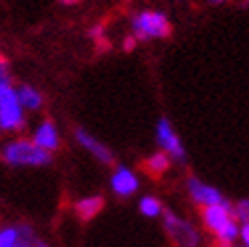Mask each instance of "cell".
Segmentation results:
<instances>
[{
	"label": "cell",
	"mask_w": 249,
	"mask_h": 247,
	"mask_svg": "<svg viewBox=\"0 0 249 247\" xmlns=\"http://www.w3.org/2000/svg\"><path fill=\"white\" fill-rule=\"evenodd\" d=\"M209 2H211V4H223L225 0H209Z\"/></svg>",
	"instance_id": "23"
},
{
	"label": "cell",
	"mask_w": 249,
	"mask_h": 247,
	"mask_svg": "<svg viewBox=\"0 0 249 247\" xmlns=\"http://www.w3.org/2000/svg\"><path fill=\"white\" fill-rule=\"evenodd\" d=\"M164 227L168 235L177 241L180 247H196L198 245V233L196 229L186 223V221L178 219L172 211H164Z\"/></svg>",
	"instance_id": "5"
},
{
	"label": "cell",
	"mask_w": 249,
	"mask_h": 247,
	"mask_svg": "<svg viewBox=\"0 0 249 247\" xmlns=\"http://www.w3.org/2000/svg\"><path fill=\"white\" fill-rule=\"evenodd\" d=\"M247 4H249V0H247Z\"/></svg>",
	"instance_id": "25"
},
{
	"label": "cell",
	"mask_w": 249,
	"mask_h": 247,
	"mask_svg": "<svg viewBox=\"0 0 249 247\" xmlns=\"http://www.w3.org/2000/svg\"><path fill=\"white\" fill-rule=\"evenodd\" d=\"M140 213L154 219L158 215H164V209H162V203H160L156 196H142L140 199Z\"/></svg>",
	"instance_id": "15"
},
{
	"label": "cell",
	"mask_w": 249,
	"mask_h": 247,
	"mask_svg": "<svg viewBox=\"0 0 249 247\" xmlns=\"http://www.w3.org/2000/svg\"><path fill=\"white\" fill-rule=\"evenodd\" d=\"M102 33H104V24H97V27L91 31V35H93V36H102Z\"/></svg>",
	"instance_id": "21"
},
{
	"label": "cell",
	"mask_w": 249,
	"mask_h": 247,
	"mask_svg": "<svg viewBox=\"0 0 249 247\" xmlns=\"http://www.w3.org/2000/svg\"><path fill=\"white\" fill-rule=\"evenodd\" d=\"M217 237H219L221 243H233L237 237H241V227L237 225V219H233L231 223H229L225 229H223Z\"/></svg>",
	"instance_id": "17"
},
{
	"label": "cell",
	"mask_w": 249,
	"mask_h": 247,
	"mask_svg": "<svg viewBox=\"0 0 249 247\" xmlns=\"http://www.w3.org/2000/svg\"><path fill=\"white\" fill-rule=\"evenodd\" d=\"M33 142L47 152H55L59 148V132H57L55 122L49 120V118L43 120L39 124V128H36L33 134Z\"/></svg>",
	"instance_id": "10"
},
{
	"label": "cell",
	"mask_w": 249,
	"mask_h": 247,
	"mask_svg": "<svg viewBox=\"0 0 249 247\" xmlns=\"http://www.w3.org/2000/svg\"><path fill=\"white\" fill-rule=\"evenodd\" d=\"M186 189H189V194L191 199L196 203V205H203V207H215V205H221L225 203L223 194L219 189L211 187V184L198 180L196 176H191L186 180Z\"/></svg>",
	"instance_id": "7"
},
{
	"label": "cell",
	"mask_w": 249,
	"mask_h": 247,
	"mask_svg": "<svg viewBox=\"0 0 249 247\" xmlns=\"http://www.w3.org/2000/svg\"><path fill=\"white\" fill-rule=\"evenodd\" d=\"M221 247H233V243H221Z\"/></svg>",
	"instance_id": "24"
},
{
	"label": "cell",
	"mask_w": 249,
	"mask_h": 247,
	"mask_svg": "<svg viewBox=\"0 0 249 247\" xmlns=\"http://www.w3.org/2000/svg\"><path fill=\"white\" fill-rule=\"evenodd\" d=\"M18 97H20V104L24 109H29V112H35V109H39L43 106V95L39 89H35L33 85L29 83H22L18 85Z\"/></svg>",
	"instance_id": "11"
},
{
	"label": "cell",
	"mask_w": 249,
	"mask_h": 247,
	"mask_svg": "<svg viewBox=\"0 0 249 247\" xmlns=\"http://www.w3.org/2000/svg\"><path fill=\"white\" fill-rule=\"evenodd\" d=\"M59 2L67 6V4H75V2H79V0H59Z\"/></svg>",
	"instance_id": "22"
},
{
	"label": "cell",
	"mask_w": 249,
	"mask_h": 247,
	"mask_svg": "<svg viewBox=\"0 0 249 247\" xmlns=\"http://www.w3.org/2000/svg\"><path fill=\"white\" fill-rule=\"evenodd\" d=\"M104 209V199L102 196H87V199H81L77 205H75V211H77V215H79V219H83V221H89V219H93L99 211Z\"/></svg>",
	"instance_id": "12"
},
{
	"label": "cell",
	"mask_w": 249,
	"mask_h": 247,
	"mask_svg": "<svg viewBox=\"0 0 249 247\" xmlns=\"http://www.w3.org/2000/svg\"><path fill=\"white\" fill-rule=\"evenodd\" d=\"M136 41H138V39H136V36L134 35H130V36H126V39H124V51H132V49L136 47Z\"/></svg>",
	"instance_id": "19"
},
{
	"label": "cell",
	"mask_w": 249,
	"mask_h": 247,
	"mask_svg": "<svg viewBox=\"0 0 249 247\" xmlns=\"http://www.w3.org/2000/svg\"><path fill=\"white\" fill-rule=\"evenodd\" d=\"M18 89L12 88L8 75L0 77V130L18 132L24 128V114Z\"/></svg>",
	"instance_id": "2"
},
{
	"label": "cell",
	"mask_w": 249,
	"mask_h": 247,
	"mask_svg": "<svg viewBox=\"0 0 249 247\" xmlns=\"http://www.w3.org/2000/svg\"><path fill=\"white\" fill-rule=\"evenodd\" d=\"M235 219L241 223H249V201H239L235 205Z\"/></svg>",
	"instance_id": "18"
},
{
	"label": "cell",
	"mask_w": 249,
	"mask_h": 247,
	"mask_svg": "<svg viewBox=\"0 0 249 247\" xmlns=\"http://www.w3.org/2000/svg\"><path fill=\"white\" fill-rule=\"evenodd\" d=\"M156 142L170 158L178 160V162H184V158H186L184 146L180 144V138L177 136V132H174L168 118H160L156 124Z\"/></svg>",
	"instance_id": "4"
},
{
	"label": "cell",
	"mask_w": 249,
	"mask_h": 247,
	"mask_svg": "<svg viewBox=\"0 0 249 247\" xmlns=\"http://www.w3.org/2000/svg\"><path fill=\"white\" fill-rule=\"evenodd\" d=\"M233 219H235V207L229 201L215 205V207H205L203 209V223L209 231H213L215 235H219Z\"/></svg>",
	"instance_id": "6"
},
{
	"label": "cell",
	"mask_w": 249,
	"mask_h": 247,
	"mask_svg": "<svg viewBox=\"0 0 249 247\" xmlns=\"http://www.w3.org/2000/svg\"><path fill=\"white\" fill-rule=\"evenodd\" d=\"M22 225V241L18 247H49L45 241L35 237V229L29 223H20Z\"/></svg>",
	"instance_id": "16"
},
{
	"label": "cell",
	"mask_w": 249,
	"mask_h": 247,
	"mask_svg": "<svg viewBox=\"0 0 249 247\" xmlns=\"http://www.w3.org/2000/svg\"><path fill=\"white\" fill-rule=\"evenodd\" d=\"M2 160L8 166H47L51 164V152L39 148L33 140H10L2 148Z\"/></svg>",
	"instance_id": "1"
},
{
	"label": "cell",
	"mask_w": 249,
	"mask_h": 247,
	"mask_svg": "<svg viewBox=\"0 0 249 247\" xmlns=\"http://www.w3.org/2000/svg\"><path fill=\"white\" fill-rule=\"evenodd\" d=\"M144 166L148 172H152V175H162V172L168 170V166H170V156L166 152H156L146 160Z\"/></svg>",
	"instance_id": "14"
},
{
	"label": "cell",
	"mask_w": 249,
	"mask_h": 247,
	"mask_svg": "<svg viewBox=\"0 0 249 247\" xmlns=\"http://www.w3.org/2000/svg\"><path fill=\"white\" fill-rule=\"evenodd\" d=\"M75 140H77L93 158H97L102 164H111V162H114V154H111L109 148L104 146L99 140H95L93 136L87 134L83 128H77V130H75Z\"/></svg>",
	"instance_id": "9"
},
{
	"label": "cell",
	"mask_w": 249,
	"mask_h": 247,
	"mask_svg": "<svg viewBox=\"0 0 249 247\" xmlns=\"http://www.w3.org/2000/svg\"><path fill=\"white\" fill-rule=\"evenodd\" d=\"M241 239H243V245L249 247V223L241 225Z\"/></svg>",
	"instance_id": "20"
},
{
	"label": "cell",
	"mask_w": 249,
	"mask_h": 247,
	"mask_svg": "<svg viewBox=\"0 0 249 247\" xmlns=\"http://www.w3.org/2000/svg\"><path fill=\"white\" fill-rule=\"evenodd\" d=\"M134 36L138 41H148V39H166L170 36V22L168 18L158 10H142L134 17L132 20Z\"/></svg>",
	"instance_id": "3"
},
{
	"label": "cell",
	"mask_w": 249,
	"mask_h": 247,
	"mask_svg": "<svg viewBox=\"0 0 249 247\" xmlns=\"http://www.w3.org/2000/svg\"><path fill=\"white\" fill-rule=\"evenodd\" d=\"M109 184H111V191H114L118 196H124V199H126V196H132L136 191H138L140 180L128 166L120 164V166H116L114 175H111Z\"/></svg>",
	"instance_id": "8"
},
{
	"label": "cell",
	"mask_w": 249,
	"mask_h": 247,
	"mask_svg": "<svg viewBox=\"0 0 249 247\" xmlns=\"http://www.w3.org/2000/svg\"><path fill=\"white\" fill-rule=\"evenodd\" d=\"M22 241V225H8L0 231V247H18Z\"/></svg>",
	"instance_id": "13"
}]
</instances>
